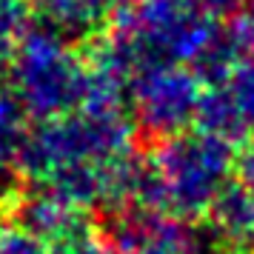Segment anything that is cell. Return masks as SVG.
<instances>
[{
    "mask_svg": "<svg viewBox=\"0 0 254 254\" xmlns=\"http://www.w3.org/2000/svg\"><path fill=\"white\" fill-rule=\"evenodd\" d=\"M134 117L126 109H89L80 106L69 115L40 120L26 131L17 169L43 183L49 174L77 163H109L131 154Z\"/></svg>",
    "mask_w": 254,
    "mask_h": 254,
    "instance_id": "obj_1",
    "label": "cell"
},
{
    "mask_svg": "<svg viewBox=\"0 0 254 254\" xmlns=\"http://www.w3.org/2000/svg\"><path fill=\"white\" fill-rule=\"evenodd\" d=\"M149 160L160 189V214L186 223L208 214L214 197L231 183L237 151L234 143L206 131H180L160 140Z\"/></svg>",
    "mask_w": 254,
    "mask_h": 254,
    "instance_id": "obj_2",
    "label": "cell"
},
{
    "mask_svg": "<svg viewBox=\"0 0 254 254\" xmlns=\"http://www.w3.org/2000/svg\"><path fill=\"white\" fill-rule=\"evenodd\" d=\"M9 92L26 115L37 120L80 109L89 92L92 69L55 29H26L9 63Z\"/></svg>",
    "mask_w": 254,
    "mask_h": 254,
    "instance_id": "obj_3",
    "label": "cell"
},
{
    "mask_svg": "<svg viewBox=\"0 0 254 254\" xmlns=\"http://www.w3.org/2000/svg\"><path fill=\"white\" fill-rule=\"evenodd\" d=\"M203 89L183 69H151L131 80V117L151 137H174L197 117Z\"/></svg>",
    "mask_w": 254,
    "mask_h": 254,
    "instance_id": "obj_4",
    "label": "cell"
},
{
    "mask_svg": "<svg viewBox=\"0 0 254 254\" xmlns=\"http://www.w3.org/2000/svg\"><path fill=\"white\" fill-rule=\"evenodd\" d=\"M12 223L43 246H49L55 254H66L92 237L89 211L60 200L46 189L17 197L12 203Z\"/></svg>",
    "mask_w": 254,
    "mask_h": 254,
    "instance_id": "obj_5",
    "label": "cell"
},
{
    "mask_svg": "<svg viewBox=\"0 0 254 254\" xmlns=\"http://www.w3.org/2000/svg\"><path fill=\"white\" fill-rule=\"evenodd\" d=\"M208 229L231 252H246L254 246V194L240 180L226 183V189L214 197L208 208Z\"/></svg>",
    "mask_w": 254,
    "mask_h": 254,
    "instance_id": "obj_6",
    "label": "cell"
},
{
    "mask_svg": "<svg viewBox=\"0 0 254 254\" xmlns=\"http://www.w3.org/2000/svg\"><path fill=\"white\" fill-rule=\"evenodd\" d=\"M49 29L58 35L86 37L109 23L115 0H35Z\"/></svg>",
    "mask_w": 254,
    "mask_h": 254,
    "instance_id": "obj_7",
    "label": "cell"
},
{
    "mask_svg": "<svg viewBox=\"0 0 254 254\" xmlns=\"http://www.w3.org/2000/svg\"><path fill=\"white\" fill-rule=\"evenodd\" d=\"M197 126L206 134H214L220 140H229V143H237V140L249 137V128L243 123L237 106L231 100V94L226 92V86H211L208 92H203L200 97V106H197Z\"/></svg>",
    "mask_w": 254,
    "mask_h": 254,
    "instance_id": "obj_8",
    "label": "cell"
},
{
    "mask_svg": "<svg viewBox=\"0 0 254 254\" xmlns=\"http://www.w3.org/2000/svg\"><path fill=\"white\" fill-rule=\"evenodd\" d=\"M26 35V12L20 0H0V71L9 69Z\"/></svg>",
    "mask_w": 254,
    "mask_h": 254,
    "instance_id": "obj_9",
    "label": "cell"
},
{
    "mask_svg": "<svg viewBox=\"0 0 254 254\" xmlns=\"http://www.w3.org/2000/svg\"><path fill=\"white\" fill-rule=\"evenodd\" d=\"M134 254H191V231H186L180 220L160 217L151 237Z\"/></svg>",
    "mask_w": 254,
    "mask_h": 254,
    "instance_id": "obj_10",
    "label": "cell"
},
{
    "mask_svg": "<svg viewBox=\"0 0 254 254\" xmlns=\"http://www.w3.org/2000/svg\"><path fill=\"white\" fill-rule=\"evenodd\" d=\"M226 92L231 94V100L240 112L243 123L249 128V134H254V63H243L229 74V83H223Z\"/></svg>",
    "mask_w": 254,
    "mask_h": 254,
    "instance_id": "obj_11",
    "label": "cell"
},
{
    "mask_svg": "<svg viewBox=\"0 0 254 254\" xmlns=\"http://www.w3.org/2000/svg\"><path fill=\"white\" fill-rule=\"evenodd\" d=\"M0 254H55L49 246L35 240L32 234H26L20 226L6 223L0 226Z\"/></svg>",
    "mask_w": 254,
    "mask_h": 254,
    "instance_id": "obj_12",
    "label": "cell"
},
{
    "mask_svg": "<svg viewBox=\"0 0 254 254\" xmlns=\"http://www.w3.org/2000/svg\"><path fill=\"white\" fill-rule=\"evenodd\" d=\"M234 172H237V180H240V183L254 194V137H252V140H246V146L237 151Z\"/></svg>",
    "mask_w": 254,
    "mask_h": 254,
    "instance_id": "obj_13",
    "label": "cell"
},
{
    "mask_svg": "<svg viewBox=\"0 0 254 254\" xmlns=\"http://www.w3.org/2000/svg\"><path fill=\"white\" fill-rule=\"evenodd\" d=\"M66 254H126L117 243H112V240H100V237H89V240H83L80 246H74L71 252H66Z\"/></svg>",
    "mask_w": 254,
    "mask_h": 254,
    "instance_id": "obj_14",
    "label": "cell"
}]
</instances>
